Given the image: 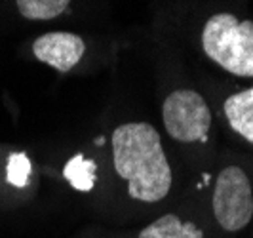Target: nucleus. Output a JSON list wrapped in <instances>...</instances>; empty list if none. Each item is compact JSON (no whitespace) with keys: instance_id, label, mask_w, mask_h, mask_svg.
Here are the masks:
<instances>
[{"instance_id":"f257e3e1","label":"nucleus","mask_w":253,"mask_h":238,"mask_svg":"<svg viewBox=\"0 0 253 238\" xmlns=\"http://www.w3.org/2000/svg\"><path fill=\"white\" fill-rule=\"evenodd\" d=\"M116 174L127 181V192L141 202L162 200L171 189V168L160 134L147 122L122 124L113 134Z\"/></svg>"},{"instance_id":"f03ea898","label":"nucleus","mask_w":253,"mask_h":238,"mask_svg":"<svg viewBox=\"0 0 253 238\" xmlns=\"http://www.w3.org/2000/svg\"><path fill=\"white\" fill-rule=\"evenodd\" d=\"M206 55L236 76H253V21L232 13H215L202 31Z\"/></svg>"},{"instance_id":"7ed1b4c3","label":"nucleus","mask_w":253,"mask_h":238,"mask_svg":"<svg viewBox=\"0 0 253 238\" xmlns=\"http://www.w3.org/2000/svg\"><path fill=\"white\" fill-rule=\"evenodd\" d=\"M213 213L225 231H240L253 217V190L246 172L228 166L217 177L213 190Z\"/></svg>"},{"instance_id":"20e7f679","label":"nucleus","mask_w":253,"mask_h":238,"mask_svg":"<svg viewBox=\"0 0 253 238\" xmlns=\"http://www.w3.org/2000/svg\"><path fill=\"white\" fill-rule=\"evenodd\" d=\"M162 116L168 134L183 143L206 139L211 126L208 103L194 90H175L169 94L162 107Z\"/></svg>"},{"instance_id":"39448f33","label":"nucleus","mask_w":253,"mask_h":238,"mask_svg":"<svg viewBox=\"0 0 253 238\" xmlns=\"http://www.w3.org/2000/svg\"><path fill=\"white\" fill-rule=\"evenodd\" d=\"M86 51L84 40L75 33H46L33 42V53L38 61L48 63L59 73H67L82 59Z\"/></svg>"},{"instance_id":"423d86ee","label":"nucleus","mask_w":253,"mask_h":238,"mask_svg":"<svg viewBox=\"0 0 253 238\" xmlns=\"http://www.w3.org/2000/svg\"><path fill=\"white\" fill-rule=\"evenodd\" d=\"M225 114L230 128L253 145V88L230 95L225 101Z\"/></svg>"},{"instance_id":"0eeeda50","label":"nucleus","mask_w":253,"mask_h":238,"mask_svg":"<svg viewBox=\"0 0 253 238\" xmlns=\"http://www.w3.org/2000/svg\"><path fill=\"white\" fill-rule=\"evenodd\" d=\"M139 238H204L194 223H183L177 215L166 213L139 233Z\"/></svg>"},{"instance_id":"6e6552de","label":"nucleus","mask_w":253,"mask_h":238,"mask_svg":"<svg viewBox=\"0 0 253 238\" xmlns=\"http://www.w3.org/2000/svg\"><path fill=\"white\" fill-rule=\"evenodd\" d=\"M65 179L82 192H88L95 185V162L93 160H86L84 154H75L63 168Z\"/></svg>"},{"instance_id":"1a4fd4ad","label":"nucleus","mask_w":253,"mask_h":238,"mask_svg":"<svg viewBox=\"0 0 253 238\" xmlns=\"http://www.w3.org/2000/svg\"><path fill=\"white\" fill-rule=\"evenodd\" d=\"M17 10L27 19H53L67 10L71 0H15Z\"/></svg>"},{"instance_id":"9d476101","label":"nucleus","mask_w":253,"mask_h":238,"mask_svg":"<svg viewBox=\"0 0 253 238\" xmlns=\"http://www.w3.org/2000/svg\"><path fill=\"white\" fill-rule=\"evenodd\" d=\"M31 160L25 152H12L8 156V164H6V176L8 181L13 187H25L29 183V176H31Z\"/></svg>"}]
</instances>
